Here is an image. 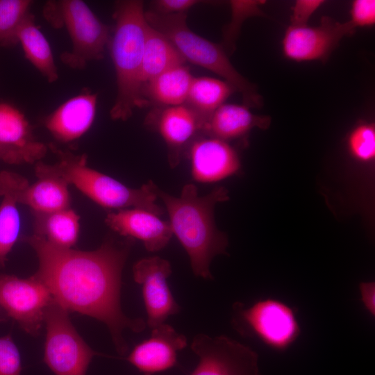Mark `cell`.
Listing matches in <instances>:
<instances>
[{"mask_svg":"<svg viewBox=\"0 0 375 375\" xmlns=\"http://www.w3.org/2000/svg\"><path fill=\"white\" fill-rule=\"evenodd\" d=\"M171 274L169 262L158 256L142 258L133 267V278L142 287L146 324L151 329L165 323L169 316L181 310L167 284Z\"/></svg>","mask_w":375,"mask_h":375,"instance_id":"7c38bea8","label":"cell"},{"mask_svg":"<svg viewBox=\"0 0 375 375\" xmlns=\"http://www.w3.org/2000/svg\"><path fill=\"white\" fill-rule=\"evenodd\" d=\"M143 2L118 1L112 15L115 27L108 47L115 67L117 92L110 115L126 121L137 107L147 106L142 97L141 66L147 22Z\"/></svg>","mask_w":375,"mask_h":375,"instance_id":"3957f363","label":"cell"},{"mask_svg":"<svg viewBox=\"0 0 375 375\" xmlns=\"http://www.w3.org/2000/svg\"><path fill=\"white\" fill-rule=\"evenodd\" d=\"M47 147L35 140L31 125L19 109L0 103V160L13 165L33 163L47 153Z\"/></svg>","mask_w":375,"mask_h":375,"instance_id":"4fadbf2b","label":"cell"},{"mask_svg":"<svg viewBox=\"0 0 375 375\" xmlns=\"http://www.w3.org/2000/svg\"><path fill=\"white\" fill-rule=\"evenodd\" d=\"M80 217L72 208L34 214V234L49 243L62 248H72L77 242Z\"/></svg>","mask_w":375,"mask_h":375,"instance_id":"cb8c5ba5","label":"cell"},{"mask_svg":"<svg viewBox=\"0 0 375 375\" xmlns=\"http://www.w3.org/2000/svg\"><path fill=\"white\" fill-rule=\"evenodd\" d=\"M50 148L58 156V160L51 165L38 162L35 168L37 177L60 178L106 208H140L158 216L163 213L162 208L156 203L158 186L153 181H148L140 188H132L88 167L85 154L75 155L52 144Z\"/></svg>","mask_w":375,"mask_h":375,"instance_id":"277c9868","label":"cell"},{"mask_svg":"<svg viewBox=\"0 0 375 375\" xmlns=\"http://www.w3.org/2000/svg\"><path fill=\"white\" fill-rule=\"evenodd\" d=\"M0 269L19 238L20 217L14 193L0 180Z\"/></svg>","mask_w":375,"mask_h":375,"instance_id":"484cf974","label":"cell"},{"mask_svg":"<svg viewBox=\"0 0 375 375\" xmlns=\"http://www.w3.org/2000/svg\"><path fill=\"white\" fill-rule=\"evenodd\" d=\"M185 62V60L169 40L147 23L140 73L142 88L163 72Z\"/></svg>","mask_w":375,"mask_h":375,"instance_id":"603a6c76","label":"cell"},{"mask_svg":"<svg viewBox=\"0 0 375 375\" xmlns=\"http://www.w3.org/2000/svg\"><path fill=\"white\" fill-rule=\"evenodd\" d=\"M145 124L163 138L172 168L179 164L185 148L201 133L203 128L196 113L185 104L155 109L147 117Z\"/></svg>","mask_w":375,"mask_h":375,"instance_id":"5bb4252c","label":"cell"},{"mask_svg":"<svg viewBox=\"0 0 375 375\" xmlns=\"http://www.w3.org/2000/svg\"><path fill=\"white\" fill-rule=\"evenodd\" d=\"M355 28L349 22L341 23L324 16L317 26H289L282 41L284 56L297 62L326 60L342 38Z\"/></svg>","mask_w":375,"mask_h":375,"instance_id":"8fae6325","label":"cell"},{"mask_svg":"<svg viewBox=\"0 0 375 375\" xmlns=\"http://www.w3.org/2000/svg\"><path fill=\"white\" fill-rule=\"evenodd\" d=\"M353 28L369 26L375 23V1H353L350 10V20L348 21Z\"/></svg>","mask_w":375,"mask_h":375,"instance_id":"4dcf8cb0","label":"cell"},{"mask_svg":"<svg viewBox=\"0 0 375 375\" xmlns=\"http://www.w3.org/2000/svg\"><path fill=\"white\" fill-rule=\"evenodd\" d=\"M21 356L10 335L0 338V375H20Z\"/></svg>","mask_w":375,"mask_h":375,"instance_id":"f546056e","label":"cell"},{"mask_svg":"<svg viewBox=\"0 0 375 375\" xmlns=\"http://www.w3.org/2000/svg\"><path fill=\"white\" fill-rule=\"evenodd\" d=\"M0 175L15 195L18 203L31 209L33 214H46L69 208V184L63 179L50 176H38L29 185L22 176L8 171Z\"/></svg>","mask_w":375,"mask_h":375,"instance_id":"9a60e30c","label":"cell"},{"mask_svg":"<svg viewBox=\"0 0 375 375\" xmlns=\"http://www.w3.org/2000/svg\"><path fill=\"white\" fill-rule=\"evenodd\" d=\"M191 349L199 360L190 375H260L258 353L226 335L198 333Z\"/></svg>","mask_w":375,"mask_h":375,"instance_id":"9c48e42d","label":"cell"},{"mask_svg":"<svg viewBox=\"0 0 375 375\" xmlns=\"http://www.w3.org/2000/svg\"><path fill=\"white\" fill-rule=\"evenodd\" d=\"M8 317L0 306V322L7 320Z\"/></svg>","mask_w":375,"mask_h":375,"instance_id":"e575fe53","label":"cell"},{"mask_svg":"<svg viewBox=\"0 0 375 375\" xmlns=\"http://www.w3.org/2000/svg\"><path fill=\"white\" fill-rule=\"evenodd\" d=\"M361 301L366 310L373 316L375 315V283L374 282H362L359 285Z\"/></svg>","mask_w":375,"mask_h":375,"instance_id":"836d02e7","label":"cell"},{"mask_svg":"<svg viewBox=\"0 0 375 375\" xmlns=\"http://www.w3.org/2000/svg\"><path fill=\"white\" fill-rule=\"evenodd\" d=\"M297 310L275 299H264L250 307L237 301L233 305V328L242 336L256 339L267 347L285 351L297 340L301 328Z\"/></svg>","mask_w":375,"mask_h":375,"instance_id":"52a82bcc","label":"cell"},{"mask_svg":"<svg viewBox=\"0 0 375 375\" xmlns=\"http://www.w3.org/2000/svg\"><path fill=\"white\" fill-rule=\"evenodd\" d=\"M105 222L120 235L140 240L151 252L162 249L173 235L169 222L140 208H126L109 212Z\"/></svg>","mask_w":375,"mask_h":375,"instance_id":"ac0fdd59","label":"cell"},{"mask_svg":"<svg viewBox=\"0 0 375 375\" xmlns=\"http://www.w3.org/2000/svg\"><path fill=\"white\" fill-rule=\"evenodd\" d=\"M24 241L38 260L34 275L45 284L53 299L68 312L104 323L116 351L124 355L128 347L124 330L140 333L147 324L140 318L127 317L121 308L122 273L134 240L109 239L93 251L57 247L35 234Z\"/></svg>","mask_w":375,"mask_h":375,"instance_id":"6da1fadb","label":"cell"},{"mask_svg":"<svg viewBox=\"0 0 375 375\" xmlns=\"http://www.w3.org/2000/svg\"><path fill=\"white\" fill-rule=\"evenodd\" d=\"M53 300L45 284L35 275L27 278L0 274V306L27 333L36 336Z\"/></svg>","mask_w":375,"mask_h":375,"instance_id":"30bf717a","label":"cell"},{"mask_svg":"<svg viewBox=\"0 0 375 375\" xmlns=\"http://www.w3.org/2000/svg\"><path fill=\"white\" fill-rule=\"evenodd\" d=\"M186 346V337L163 323L152 328L150 338L137 344L126 360L144 375H153L174 367L178 352Z\"/></svg>","mask_w":375,"mask_h":375,"instance_id":"2e32d148","label":"cell"},{"mask_svg":"<svg viewBox=\"0 0 375 375\" xmlns=\"http://www.w3.org/2000/svg\"><path fill=\"white\" fill-rule=\"evenodd\" d=\"M97 104V94L85 90L59 106L47 117L44 125L58 141L73 142L92 126Z\"/></svg>","mask_w":375,"mask_h":375,"instance_id":"d6986e66","label":"cell"},{"mask_svg":"<svg viewBox=\"0 0 375 375\" xmlns=\"http://www.w3.org/2000/svg\"><path fill=\"white\" fill-rule=\"evenodd\" d=\"M350 155L361 162L372 161L375 157V128L370 123L356 126L347 139Z\"/></svg>","mask_w":375,"mask_h":375,"instance_id":"83f0119b","label":"cell"},{"mask_svg":"<svg viewBox=\"0 0 375 375\" xmlns=\"http://www.w3.org/2000/svg\"><path fill=\"white\" fill-rule=\"evenodd\" d=\"M17 39L21 44L26 58L40 72L49 83L58 78L51 46L38 26L35 17L28 13L20 24Z\"/></svg>","mask_w":375,"mask_h":375,"instance_id":"7402d4cb","label":"cell"},{"mask_svg":"<svg viewBox=\"0 0 375 375\" xmlns=\"http://www.w3.org/2000/svg\"><path fill=\"white\" fill-rule=\"evenodd\" d=\"M200 2L197 0H157L152 3L153 11L164 15L185 13L186 10Z\"/></svg>","mask_w":375,"mask_h":375,"instance_id":"d6a6232c","label":"cell"},{"mask_svg":"<svg viewBox=\"0 0 375 375\" xmlns=\"http://www.w3.org/2000/svg\"><path fill=\"white\" fill-rule=\"evenodd\" d=\"M193 78L185 64L176 65L145 83L142 97L159 107L185 104Z\"/></svg>","mask_w":375,"mask_h":375,"instance_id":"44dd1931","label":"cell"},{"mask_svg":"<svg viewBox=\"0 0 375 375\" xmlns=\"http://www.w3.org/2000/svg\"><path fill=\"white\" fill-rule=\"evenodd\" d=\"M46 20L55 28L65 27L72 50L60 55L61 61L75 69L103 58L110 40V28L81 0L49 1L43 8Z\"/></svg>","mask_w":375,"mask_h":375,"instance_id":"8992f818","label":"cell"},{"mask_svg":"<svg viewBox=\"0 0 375 375\" xmlns=\"http://www.w3.org/2000/svg\"><path fill=\"white\" fill-rule=\"evenodd\" d=\"M30 0H0V46L13 47L19 42L17 31L29 13Z\"/></svg>","mask_w":375,"mask_h":375,"instance_id":"4316f807","label":"cell"},{"mask_svg":"<svg viewBox=\"0 0 375 375\" xmlns=\"http://www.w3.org/2000/svg\"><path fill=\"white\" fill-rule=\"evenodd\" d=\"M322 0H297L292 8L291 26H306L312 15L324 3Z\"/></svg>","mask_w":375,"mask_h":375,"instance_id":"1f68e13d","label":"cell"},{"mask_svg":"<svg viewBox=\"0 0 375 375\" xmlns=\"http://www.w3.org/2000/svg\"><path fill=\"white\" fill-rule=\"evenodd\" d=\"M44 360L55 375H86L97 352L73 326L69 312L53 299L47 308Z\"/></svg>","mask_w":375,"mask_h":375,"instance_id":"ba28073f","label":"cell"},{"mask_svg":"<svg viewBox=\"0 0 375 375\" xmlns=\"http://www.w3.org/2000/svg\"><path fill=\"white\" fill-rule=\"evenodd\" d=\"M147 23L162 33L186 60L222 76L241 93L244 105L260 108L262 98L256 86L233 67L224 48L193 32L188 26L186 13L164 15L153 10L144 12Z\"/></svg>","mask_w":375,"mask_h":375,"instance_id":"5b68a950","label":"cell"},{"mask_svg":"<svg viewBox=\"0 0 375 375\" xmlns=\"http://www.w3.org/2000/svg\"><path fill=\"white\" fill-rule=\"evenodd\" d=\"M261 1H231V21L224 31V43L232 50L240 26L243 22L253 15H260L258 5Z\"/></svg>","mask_w":375,"mask_h":375,"instance_id":"f1b7e54d","label":"cell"},{"mask_svg":"<svg viewBox=\"0 0 375 375\" xmlns=\"http://www.w3.org/2000/svg\"><path fill=\"white\" fill-rule=\"evenodd\" d=\"M234 91L225 81L211 77H194L185 104L196 113L203 127L215 111Z\"/></svg>","mask_w":375,"mask_h":375,"instance_id":"d4e9b609","label":"cell"},{"mask_svg":"<svg viewBox=\"0 0 375 375\" xmlns=\"http://www.w3.org/2000/svg\"><path fill=\"white\" fill-rule=\"evenodd\" d=\"M190 158L193 178L214 183L238 172L240 162L236 151L227 142L210 137L197 138L190 144Z\"/></svg>","mask_w":375,"mask_h":375,"instance_id":"e0dca14e","label":"cell"},{"mask_svg":"<svg viewBox=\"0 0 375 375\" xmlns=\"http://www.w3.org/2000/svg\"><path fill=\"white\" fill-rule=\"evenodd\" d=\"M268 116L253 114L244 105L224 103L204 124L201 134L225 142L244 136L253 128H267Z\"/></svg>","mask_w":375,"mask_h":375,"instance_id":"ffe728a7","label":"cell"},{"mask_svg":"<svg viewBox=\"0 0 375 375\" xmlns=\"http://www.w3.org/2000/svg\"><path fill=\"white\" fill-rule=\"evenodd\" d=\"M156 193L165 206L173 235L189 256L193 273L212 280L210 263L216 256L227 254L228 244L226 235L216 226L214 210L217 203L229 199L228 190L220 186L205 196H199L196 185L188 183L179 197L158 187Z\"/></svg>","mask_w":375,"mask_h":375,"instance_id":"7a4b0ae2","label":"cell"}]
</instances>
